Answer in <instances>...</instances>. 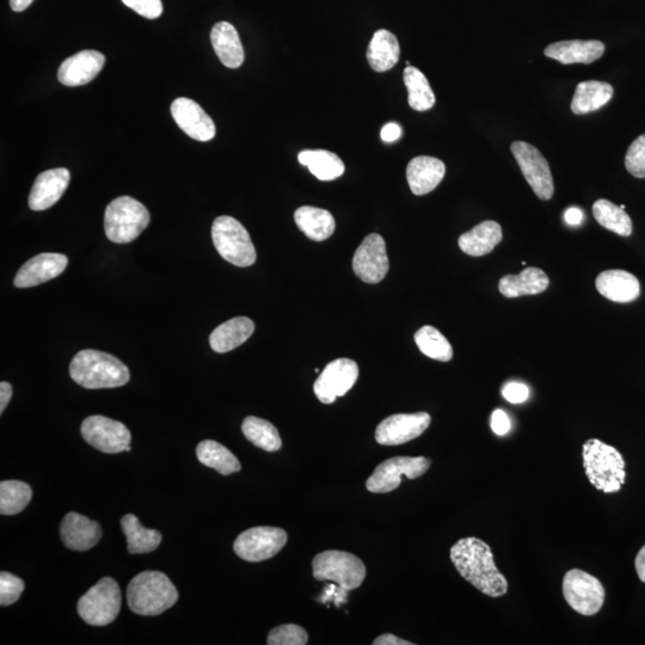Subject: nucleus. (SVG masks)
Here are the masks:
<instances>
[{"instance_id": "1", "label": "nucleus", "mask_w": 645, "mask_h": 645, "mask_svg": "<svg viewBox=\"0 0 645 645\" xmlns=\"http://www.w3.org/2000/svg\"><path fill=\"white\" fill-rule=\"evenodd\" d=\"M451 561L458 573L488 597L500 598L508 592L506 577L497 569L493 551L482 539H460L451 549Z\"/></svg>"}, {"instance_id": "2", "label": "nucleus", "mask_w": 645, "mask_h": 645, "mask_svg": "<svg viewBox=\"0 0 645 645\" xmlns=\"http://www.w3.org/2000/svg\"><path fill=\"white\" fill-rule=\"evenodd\" d=\"M73 382L89 390L114 389L131 379L128 367L114 355L95 349L78 352L70 364Z\"/></svg>"}, {"instance_id": "3", "label": "nucleus", "mask_w": 645, "mask_h": 645, "mask_svg": "<svg viewBox=\"0 0 645 645\" xmlns=\"http://www.w3.org/2000/svg\"><path fill=\"white\" fill-rule=\"evenodd\" d=\"M177 589L161 571H143L127 587L128 606L139 616H159L178 600Z\"/></svg>"}, {"instance_id": "4", "label": "nucleus", "mask_w": 645, "mask_h": 645, "mask_svg": "<svg viewBox=\"0 0 645 645\" xmlns=\"http://www.w3.org/2000/svg\"><path fill=\"white\" fill-rule=\"evenodd\" d=\"M583 468L589 482L605 494L618 493L625 483V462L616 448L598 439L583 445Z\"/></svg>"}, {"instance_id": "5", "label": "nucleus", "mask_w": 645, "mask_h": 645, "mask_svg": "<svg viewBox=\"0 0 645 645\" xmlns=\"http://www.w3.org/2000/svg\"><path fill=\"white\" fill-rule=\"evenodd\" d=\"M147 208L131 196L113 200L104 213V231L110 242L127 244L137 239L150 224Z\"/></svg>"}, {"instance_id": "6", "label": "nucleus", "mask_w": 645, "mask_h": 645, "mask_svg": "<svg viewBox=\"0 0 645 645\" xmlns=\"http://www.w3.org/2000/svg\"><path fill=\"white\" fill-rule=\"evenodd\" d=\"M212 239L219 255L233 266L245 268L256 262V250L249 232L235 218L221 215L215 219Z\"/></svg>"}, {"instance_id": "7", "label": "nucleus", "mask_w": 645, "mask_h": 645, "mask_svg": "<svg viewBox=\"0 0 645 645\" xmlns=\"http://www.w3.org/2000/svg\"><path fill=\"white\" fill-rule=\"evenodd\" d=\"M313 576L331 581L346 591L359 588L366 577V567L359 557L344 551H324L313 558Z\"/></svg>"}, {"instance_id": "8", "label": "nucleus", "mask_w": 645, "mask_h": 645, "mask_svg": "<svg viewBox=\"0 0 645 645\" xmlns=\"http://www.w3.org/2000/svg\"><path fill=\"white\" fill-rule=\"evenodd\" d=\"M121 589L112 577H104L78 601V614L86 624L106 626L118 618Z\"/></svg>"}, {"instance_id": "9", "label": "nucleus", "mask_w": 645, "mask_h": 645, "mask_svg": "<svg viewBox=\"0 0 645 645\" xmlns=\"http://www.w3.org/2000/svg\"><path fill=\"white\" fill-rule=\"evenodd\" d=\"M563 595L575 612L594 616L604 606L606 593L597 577L580 569H571L563 579Z\"/></svg>"}, {"instance_id": "10", "label": "nucleus", "mask_w": 645, "mask_h": 645, "mask_svg": "<svg viewBox=\"0 0 645 645\" xmlns=\"http://www.w3.org/2000/svg\"><path fill=\"white\" fill-rule=\"evenodd\" d=\"M430 459L426 457H395L385 460L377 466L372 476L367 479L366 488L374 494H387L396 490L402 482V476L409 479L419 478L429 470Z\"/></svg>"}, {"instance_id": "11", "label": "nucleus", "mask_w": 645, "mask_h": 645, "mask_svg": "<svg viewBox=\"0 0 645 645\" xmlns=\"http://www.w3.org/2000/svg\"><path fill=\"white\" fill-rule=\"evenodd\" d=\"M511 150L533 192L540 200L549 201L554 196L555 184L550 165L542 152L525 141H514Z\"/></svg>"}, {"instance_id": "12", "label": "nucleus", "mask_w": 645, "mask_h": 645, "mask_svg": "<svg viewBox=\"0 0 645 645\" xmlns=\"http://www.w3.org/2000/svg\"><path fill=\"white\" fill-rule=\"evenodd\" d=\"M287 533L278 527L261 526L239 534L233 550L244 561L257 563L267 561L285 548Z\"/></svg>"}, {"instance_id": "13", "label": "nucleus", "mask_w": 645, "mask_h": 645, "mask_svg": "<svg viewBox=\"0 0 645 645\" xmlns=\"http://www.w3.org/2000/svg\"><path fill=\"white\" fill-rule=\"evenodd\" d=\"M81 433L90 446L109 454L126 451L132 440L131 432L124 423L101 415L86 417Z\"/></svg>"}, {"instance_id": "14", "label": "nucleus", "mask_w": 645, "mask_h": 645, "mask_svg": "<svg viewBox=\"0 0 645 645\" xmlns=\"http://www.w3.org/2000/svg\"><path fill=\"white\" fill-rule=\"evenodd\" d=\"M359 378V366L354 360L337 359L324 368L313 385L316 396L324 404H331L352 389Z\"/></svg>"}, {"instance_id": "15", "label": "nucleus", "mask_w": 645, "mask_h": 645, "mask_svg": "<svg viewBox=\"0 0 645 645\" xmlns=\"http://www.w3.org/2000/svg\"><path fill=\"white\" fill-rule=\"evenodd\" d=\"M356 276L367 284L383 281L390 269L384 238L377 233L368 235L360 244L353 258Z\"/></svg>"}, {"instance_id": "16", "label": "nucleus", "mask_w": 645, "mask_h": 645, "mask_svg": "<svg viewBox=\"0 0 645 645\" xmlns=\"http://www.w3.org/2000/svg\"><path fill=\"white\" fill-rule=\"evenodd\" d=\"M429 414H397L387 417L376 430V440L383 446H398L426 432L430 425Z\"/></svg>"}, {"instance_id": "17", "label": "nucleus", "mask_w": 645, "mask_h": 645, "mask_svg": "<svg viewBox=\"0 0 645 645\" xmlns=\"http://www.w3.org/2000/svg\"><path fill=\"white\" fill-rule=\"evenodd\" d=\"M171 115L188 137L202 143L211 141L217 133L211 116L201 108L199 103L189 98L181 97L172 102Z\"/></svg>"}, {"instance_id": "18", "label": "nucleus", "mask_w": 645, "mask_h": 645, "mask_svg": "<svg viewBox=\"0 0 645 645\" xmlns=\"http://www.w3.org/2000/svg\"><path fill=\"white\" fill-rule=\"evenodd\" d=\"M69 258L63 254L45 253L30 258L16 275L17 288H30L45 284L65 272Z\"/></svg>"}, {"instance_id": "19", "label": "nucleus", "mask_w": 645, "mask_h": 645, "mask_svg": "<svg viewBox=\"0 0 645 645\" xmlns=\"http://www.w3.org/2000/svg\"><path fill=\"white\" fill-rule=\"evenodd\" d=\"M71 180L70 171L65 168L47 170L36 178L29 195L30 210L46 211L61 199Z\"/></svg>"}, {"instance_id": "20", "label": "nucleus", "mask_w": 645, "mask_h": 645, "mask_svg": "<svg viewBox=\"0 0 645 645\" xmlns=\"http://www.w3.org/2000/svg\"><path fill=\"white\" fill-rule=\"evenodd\" d=\"M60 537L67 549L88 551L100 542L102 530L98 522L72 512L61 522Z\"/></svg>"}, {"instance_id": "21", "label": "nucleus", "mask_w": 645, "mask_h": 645, "mask_svg": "<svg viewBox=\"0 0 645 645\" xmlns=\"http://www.w3.org/2000/svg\"><path fill=\"white\" fill-rule=\"evenodd\" d=\"M106 58L97 51H82L67 58L60 65L58 79L66 86H81L100 75Z\"/></svg>"}, {"instance_id": "22", "label": "nucleus", "mask_w": 645, "mask_h": 645, "mask_svg": "<svg viewBox=\"0 0 645 645\" xmlns=\"http://www.w3.org/2000/svg\"><path fill=\"white\" fill-rule=\"evenodd\" d=\"M605 45L597 40L559 41L545 48L546 57L563 65L592 64L604 55Z\"/></svg>"}, {"instance_id": "23", "label": "nucleus", "mask_w": 645, "mask_h": 645, "mask_svg": "<svg viewBox=\"0 0 645 645\" xmlns=\"http://www.w3.org/2000/svg\"><path fill=\"white\" fill-rule=\"evenodd\" d=\"M602 297L614 303L626 304L635 301L641 294V284L635 275L625 270H606L595 281Z\"/></svg>"}, {"instance_id": "24", "label": "nucleus", "mask_w": 645, "mask_h": 645, "mask_svg": "<svg viewBox=\"0 0 645 645\" xmlns=\"http://www.w3.org/2000/svg\"><path fill=\"white\" fill-rule=\"evenodd\" d=\"M446 167L440 159L420 156L411 159L407 168V178L411 192L415 195H426L439 186L444 180Z\"/></svg>"}, {"instance_id": "25", "label": "nucleus", "mask_w": 645, "mask_h": 645, "mask_svg": "<svg viewBox=\"0 0 645 645\" xmlns=\"http://www.w3.org/2000/svg\"><path fill=\"white\" fill-rule=\"evenodd\" d=\"M550 280L544 270L526 268L518 275H506L499 281V291L503 297L519 298L536 296L548 290Z\"/></svg>"}, {"instance_id": "26", "label": "nucleus", "mask_w": 645, "mask_h": 645, "mask_svg": "<svg viewBox=\"0 0 645 645\" xmlns=\"http://www.w3.org/2000/svg\"><path fill=\"white\" fill-rule=\"evenodd\" d=\"M502 227L493 220L483 221L459 237V248L463 253L481 257L491 253L502 241Z\"/></svg>"}, {"instance_id": "27", "label": "nucleus", "mask_w": 645, "mask_h": 645, "mask_svg": "<svg viewBox=\"0 0 645 645\" xmlns=\"http://www.w3.org/2000/svg\"><path fill=\"white\" fill-rule=\"evenodd\" d=\"M211 42L221 63L229 69L242 66L245 54L241 38L229 22L215 24L211 32Z\"/></svg>"}, {"instance_id": "28", "label": "nucleus", "mask_w": 645, "mask_h": 645, "mask_svg": "<svg viewBox=\"0 0 645 645\" xmlns=\"http://www.w3.org/2000/svg\"><path fill=\"white\" fill-rule=\"evenodd\" d=\"M254 331L255 324L250 318H232L213 330L210 336L211 348L220 354L229 353L247 342Z\"/></svg>"}, {"instance_id": "29", "label": "nucleus", "mask_w": 645, "mask_h": 645, "mask_svg": "<svg viewBox=\"0 0 645 645\" xmlns=\"http://www.w3.org/2000/svg\"><path fill=\"white\" fill-rule=\"evenodd\" d=\"M294 220H296L299 230L315 242L325 241L333 236L335 231L336 224L333 215L322 208L300 207L294 213Z\"/></svg>"}, {"instance_id": "30", "label": "nucleus", "mask_w": 645, "mask_h": 645, "mask_svg": "<svg viewBox=\"0 0 645 645\" xmlns=\"http://www.w3.org/2000/svg\"><path fill=\"white\" fill-rule=\"evenodd\" d=\"M401 57V47L395 35L389 30L380 29L368 46L367 60L376 72H386L396 66Z\"/></svg>"}, {"instance_id": "31", "label": "nucleus", "mask_w": 645, "mask_h": 645, "mask_svg": "<svg viewBox=\"0 0 645 645\" xmlns=\"http://www.w3.org/2000/svg\"><path fill=\"white\" fill-rule=\"evenodd\" d=\"M613 86L598 81L582 82L577 85L571 110L576 115H586L604 107L612 100Z\"/></svg>"}, {"instance_id": "32", "label": "nucleus", "mask_w": 645, "mask_h": 645, "mask_svg": "<svg viewBox=\"0 0 645 645\" xmlns=\"http://www.w3.org/2000/svg\"><path fill=\"white\" fill-rule=\"evenodd\" d=\"M121 528L127 539L129 554H150L162 543V533L145 528L133 514H127L121 519Z\"/></svg>"}, {"instance_id": "33", "label": "nucleus", "mask_w": 645, "mask_h": 645, "mask_svg": "<svg viewBox=\"0 0 645 645\" xmlns=\"http://www.w3.org/2000/svg\"><path fill=\"white\" fill-rule=\"evenodd\" d=\"M196 456L201 464L218 471L223 476H230L242 469L235 454L214 440L200 442L196 447Z\"/></svg>"}, {"instance_id": "34", "label": "nucleus", "mask_w": 645, "mask_h": 645, "mask_svg": "<svg viewBox=\"0 0 645 645\" xmlns=\"http://www.w3.org/2000/svg\"><path fill=\"white\" fill-rule=\"evenodd\" d=\"M299 163L309 168L312 175L321 181H334L343 175L344 164L335 153L325 150L301 151Z\"/></svg>"}, {"instance_id": "35", "label": "nucleus", "mask_w": 645, "mask_h": 645, "mask_svg": "<svg viewBox=\"0 0 645 645\" xmlns=\"http://www.w3.org/2000/svg\"><path fill=\"white\" fill-rule=\"evenodd\" d=\"M404 84L409 92V106L417 112H426L435 104V95L428 79L416 67L408 66L404 70Z\"/></svg>"}, {"instance_id": "36", "label": "nucleus", "mask_w": 645, "mask_h": 645, "mask_svg": "<svg viewBox=\"0 0 645 645\" xmlns=\"http://www.w3.org/2000/svg\"><path fill=\"white\" fill-rule=\"evenodd\" d=\"M242 432L250 442L261 450L267 452L279 451L282 446V440L278 429L272 423L258 419L255 416H249L244 420Z\"/></svg>"}, {"instance_id": "37", "label": "nucleus", "mask_w": 645, "mask_h": 645, "mask_svg": "<svg viewBox=\"0 0 645 645\" xmlns=\"http://www.w3.org/2000/svg\"><path fill=\"white\" fill-rule=\"evenodd\" d=\"M595 220L605 229L617 233L619 236L629 237L632 233V220L630 215L611 201L600 199L593 205Z\"/></svg>"}, {"instance_id": "38", "label": "nucleus", "mask_w": 645, "mask_h": 645, "mask_svg": "<svg viewBox=\"0 0 645 645\" xmlns=\"http://www.w3.org/2000/svg\"><path fill=\"white\" fill-rule=\"evenodd\" d=\"M33 490L21 481L0 483V514L16 515L24 511L32 501Z\"/></svg>"}, {"instance_id": "39", "label": "nucleus", "mask_w": 645, "mask_h": 645, "mask_svg": "<svg viewBox=\"0 0 645 645\" xmlns=\"http://www.w3.org/2000/svg\"><path fill=\"white\" fill-rule=\"evenodd\" d=\"M415 342L421 352L433 360L442 362L453 358V348L438 329L426 325L415 334Z\"/></svg>"}, {"instance_id": "40", "label": "nucleus", "mask_w": 645, "mask_h": 645, "mask_svg": "<svg viewBox=\"0 0 645 645\" xmlns=\"http://www.w3.org/2000/svg\"><path fill=\"white\" fill-rule=\"evenodd\" d=\"M307 641V632L296 624L278 626L269 632L267 638L269 645H305Z\"/></svg>"}, {"instance_id": "41", "label": "nucleus", "mask_w": 645, "mask_h": 645, "mask_svg": "<svg viewBox=\"0 0 645 645\" xmlns=\"http://www.w3.org/2000/svg\"><path fill=\"white\" fill-rule=\"evenodd\" d=\"M26 588L24 581L10 573H0V605L10 606L15 604Z\"/></svg>"}, {"instance_id": "42", "label": "nucleus", "mask_w": 645, "mask_h": 645, "mask_svg": "<svg viewBox=\"0 0 645 645\" xmlns=\"http://www.w3.org/2000/svg\"><path fill=\"white\" fill-rule=\"evenodd\" d=\"M625 168L636 178H645V135L638 137L625 156Z\"/></svg>"}, {"instance_id": "43", "label": "nucleus", "mask_w": 645, "mask_h": 645, "mask_svg": "<svg viewBox=\"0 0 645 645\" xmlns=\"http://www.w3.org/2000/svg\"><path fill=\"white\" fill-rule=\"evenodd\" d=\"M122 3L149 20H156L163 14L162 0H122Z\"/></svg>"}, {"instance_id": "44", "label": "nucleus", "mask_w": 645, "mask_h": 645, "mask_svg": "<svg viewBox=\"0 0 645 645\" xmlns=\"http://www.w3.org/2000/svg\"><path fill=\"white\" fill-rule=\"evenodd\" d=\"M502 396L507 399L509 403L520 404L527 401L530 396V390L525 384L518 382H511L503 386Z\"/></svg>"}, {"instance_id": "45", "label": "nucleus", "mask_w": 645, "mask_h": 645, "mask_svg": "<svg viewBox=\"0 0 645 645\" xmlns=\"http://www.w3.org/2000/svg\"><path fill=\"white\" fill-rule=\"evenodd\" d=\"M490 426L496 435L503 436L511 430L512 423L505 411L496 409L491 415Z\"/></svg>"}, {"instance_id": "46", "label": "nucleus", "mask_w": 645, "mask_h": 645, "mask_svg": "<svg viewBox=\"0 0 645 645\" xmlns=\"http://www.w3.org/2000/svg\"><path fill=\"white\" fill-rule=\"evenodd\" d=\"M380 135H382V139L383 141H385V143H393V141L401 138L402 128L401 126L395 124V122H391V124H387L383 127L382 133H380Z\"/></svg>"}, {"instance_id": "47", "label": "nucleus", "mask_w": 645, "mask_h": 645, "mask_svg": "<svg viewBox=\"0 0 645 645\" xmlns=\"http://www.w3.org/2000/svg\"><path fill=\"white\" fill-rule=\"evenodd\" d=\"M585 214L577 207H570L564 213V220L570 226H579L582 224Z\"/></svg>"}, {"instance_id": "48", "label": "nucleus", "mask_w": 645, "mask_h": 645, "mask_svg": "<svg viewBox=\"0 0 645 645\" xmlns=\"http://www.w3.org/2000/svg\"><path fill=\"white\" fill-rule=\"evenodd\" d=\"M12 397V386L9 383H0V414L4 413Z\"/></svg>"}, {"instance_id": "49", "label": "nucleus", "mask_w": 645, "mask_h": 645, "mask_svg": "<svg viewBox=\"0 0 645 645\" xmlns=\"http://www.w3.org/2000/svg\"><path fill=\"white\" fill-rule=\"evenodd\" d=\"M414 643L401 640L395 635L386 634L377 638L373 645H413Z\"/></svg>"}, {"instance_id": "50", "label": "nucleus", "mask_w": 645, "mask_h": 645, "mask_svg": "<svg viewBox=\"0 0 645 645\" xmlns=\"http://www.w3.org/2000/svg\"><path fill=\"white\" fill-rule=\"evenodd\" d=\"M635 567L638 577H640V580L645 583V545L643 546L641 551L638 552L635 561Z\"/></svg>"}, {"instance_id": "51", "label": "nucleus", "mask_w": 645, "mask_h": 645, "mask_svg": "<svg viewBox=\"0 0 645 645\" xmlns=\"http://www.w3.org/2000/svg\"><path fill=\"white\" fill-rule=\"evenodd\" d=\"M34 0H10L11 9L15 12H22L29 8Z\"/></svg>"}]
</instances>
